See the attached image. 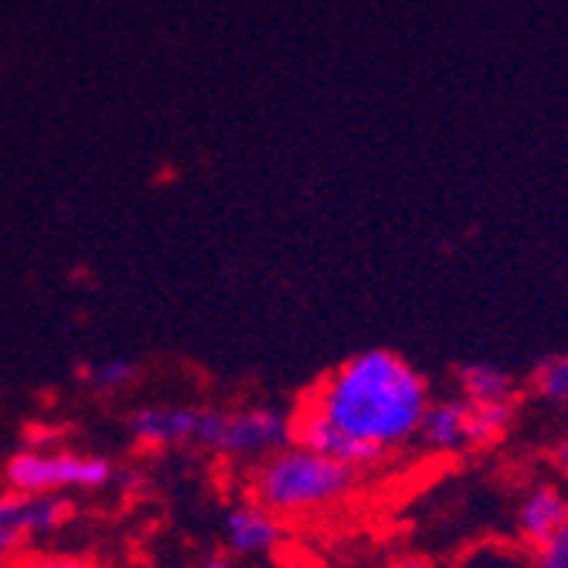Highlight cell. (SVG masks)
<instances>
[{
    "label": "cell",
    "instance_id": "cell-17",
    "mask_svg": "<svg viewBox=\"0 0 568 568\" xmlns=\"http://www.w3.org/2000/svg\"><path fill=\"white\" fill-rule=\"evenodd\" d=\"M551 463H555V470L568 474V436H561V439L551 446Z\"/></svg>",
    "mask_w": 568,
    "mask_h": 568
},
{
    "label": "cell",
    "instance_id": "cell-4",
    "mask_svg": "<svg viewBox=\"0 0 568 568\" xmlns=\"http://www.w3.org/2000/svg\"><path fill=\"white\" fill-rule=\"evenodd\" d=\"M290 443H293V412L273 405H239V408L201 405L197 412L194 449L212 453L225 463H239L245 470Z\"/></svg>",
    "mask_w": 568,
    "mask_h": 568
},
{
    "label": "cell",
    "instance_id": "cell-13",
    "mask_svg": "<svg viewBox=\"0 0 568 568\" xmlns=\"http://www.w3.org/2000/svg\"><path fill=\"white\" fill-rule=\"evenodd\" d=\"M528 392L548 405H568V354H548L528 372Z\"/></svg>",
    "mask_w": 568,
    "mask_h": 568
},
{
    "label": "cell",
    "instance_id": "cell-19",
    "mask_svg": "<svg viewBox=\"0 0 568 568\" xmlns=\"http://www.w3.org/2000/svg\"><path fill=\"white\" fill-rule=\"evenodd\" d=\"M0 568H8V558L4 555H0Z\"/></svg>",
    "mask_w": 568,
    "mask_h": 568
},
{
    "label": "cell",
    "instance_id": "cell-18",
    "mask_svg": "<svg viewBox=\"0 0 568 568\" xmlns=\"http://www.w3.org/2000/svg\"><path fill=\"white\" fill-rule=\"evenodd\" d=\"M388 568H433V561L423 555H398Z\"/></svg>",
    "mask_w": 568,
    "mask_h": 568
},
{
    "label": "cell",
    "instance_id": "cell-9",
    "mask_svg": "<svg viewBox=\"0 0 568 568\" xmlns=\"http://www.w3.org/2000/svg\"><path fill=\"white\" fill-rule=\"evenodd\" d=\"M568 525V494L555 484H535L514 514V528H518L521 545L531 551L551 535H558Z\"/></svg>",
    "mask_w": 568,
    "mask_h": 568
},
{
    "label": "cell",
    "instance_id": "cell-7",
    "mask_svg": "<svg viewBox=\"0 0 568 568\" xmlns=\"http://www.w3.org/2000/svg\"><path fill=\"white\" fill-rule=\"evenodd\" d=\"M197 412L201 405L184 402H153L130 412L126 433L136 449L143 453H171L194 446L197 436Z\"/></svg>",
    "mask_w": 568,
    "mask_h": 568
},
{
    "label": "cell",
    "instance_id": "cell-3",
    "mask_svg": "<svg viewBox=\"0 0 568 568\" xmlns=\"http://www.w3.org/2000/svg\"><path fill=\"white\" fill-rule=\"evenodd\" d=\"M8 490L21 494H51V497H79V494H106L130 484V470L113 456L62 446L55 439H31L14 449L0 470Z\"/></svg>",
    "mask_w": 568,
    "mask_h": 568
},
{
    "label": "cell",
    "instance_id": "cell-1",
    "mask_svg": "<svg viewBox=\"0 0 568 568\" xmlns=\"http://www.w3.org/2000/svg\"><path fill=\"white\" fill-rule=\"evenodd\" d=\"M429 402V378L408 357L392 347L357 351L300 398L293 443L368 474L416 446Z\"/></svg>",
    "mask_w": 568,
    "mask_h": 568
},
{
    "label": "cell",
    "instance_id": "cell-15",
    "mask_svg": "<svg viewBox=\"0 0 568 568\" xmlns=\"http://www.w3.org/2000/svg\"><path fill=\"white\" fill-rule=\"evenodd\" d=\"M528 555V568H568V525Z\"/></svg>",
    "mask_w": 568,
    "mask_h": 568
},
{
    "label": "cell",
    "instance_id": "cell-12",
    "mask_svg": "<svg viewBox=\"0 0 568 568\" xmlns=\"http://www.w3.org/2000/svg\"><path fill=\"white\" fill-rule=\"evenodd\" d=\"M514 419H518V402H470V449H487L497 446Z\"/></svg>",
    "mask_w": 568,
    "mask_h": 568
},
{
    "label": "cell",
    "instance_id": "cell-11",
    "mask_svg": "<svg viewBox=\"0 0 568 568\" xmlns=\"http://www.w3.org/2000/svg\"><path fill=\"white\" fill-rule=\"evenodd\" d=\"M79 382L92 395H102V398L120 395V392H126V388H133L140 382V361L123 357V354L89 361L85 368H79Z\"/></svg>",
    "mask_w": 568,
    "mask_h": 568
},
{
    "label": "cell",
    "instance_id": "cell-5",
    "mask_svg": "<svg viewBox=\"0 0 568 568\" xmlns=\"http://www.w3.org/2000/svg\"><path fill=\"white\" fill-rule=\"evenodd\" d=\"M75 521V500L72 497H51V494H21V490H0V555L21 558L31 548H41L44 538L62 535Z\"/></svg>",
    "mask_w": 568,
    "mask_h": 568
},
{
    "label": "cell",
    "instance_id": "cell-14",
    "mask_svg": "<svg viewBox=\"0 0 568 568\" xmlns=\"http://www.w3.org/2000/svg\"><path fill=\"white\" fill-rule=\"evenodd\" d=\"M8 568H113L89 551H62V548H31L14 558Z\"/></svg>",
    "mask_w": 568,
    "mask_h": 568
},
{
    "label": "cell",
    "instance_id": "cell-20",
    "mask_svg": "<svg viewBox=\"0 0 568 568\" xmlns=\"http://www.w3.org/2000/svg\"><path fill=\"white\" fill-rule=\"evenodd\" d=\"M521 568H528V565H521Z\"/></svg>",
    "mask_w": 568,
    "mask_h": 568
},
{
    "label": "cell",
    "instance_id": "cell-8",
    "mask_svg": "<svg viewBox=\"0 0 568 568\" xmlns=\"http://www.w3.org/2000/svg\"><path fill=\"white\" fill-rule=\"evenodd\" d=\"M416 446L429 456H456L463 449H470V402L463 395H446V398H433Z\"/></svg>",
    "mask_w": 568,
    "mask_h": 568
},
{
    "label": "cell",
    "instance_id": "cell-16",
    "mask_svg": "<svg viewBox=\"0 0 568 568\" xmlns=\"http://www.w3.org/2000/svg\"><path fill=\"white\" fill-rule=\"evenodd\" d=\"M191 568H248V561H242V558H235V555H229L222 548V551H204V555H197L191 561Z\"/></svg>",
    "mask_w": 568,
    "mask_h": 568
},
{
    "label": "cell",
    "instance_id": "cell-6",
    "mask_svg": "<svg viewBox=\"0 0 568 568\" xmlns=\"http://www.w3.org/2000/svg\"><path fill=\"white\" fill-rule=\"evenodd\" d=\"M286 521L248 497L235 500L222 514V548L242 561H266L286 545Z\"/></svg>",
    "mask_w": 568,
    "mask_h": 568
},
{
    "label": "cell",
    "instance_id": "cell-2",
    "mask_svg": "<svg viewBox=\"0 0 568 568\" xmlns=\"http://www.w3.org/2000/svg\"><path fill=\"white\" fill-rule=\"evenodd\" d=\"M361 477L365 474H357L347 463L290 443L245 470V497L290 525L341 507L347 497H354Z\"/></svg>",
    "mask_w": 568,
    "mask_h": 568
},
{
    "label": "cell",
    "instance_id": "cell-10",
    "mask_svg": "<svg viewBox=\"0 0 568 568\" xmlns=\"http://www.w3.org/2000/svg\"><path fill=\"white\" fill-rule=\"evenodd\" d=\"M456 395L467 402H518V378L490 361H470L456 372Z\"/></svg>",
    "mask_w": 568,
    "mask_h": 568
}]
</instances>
